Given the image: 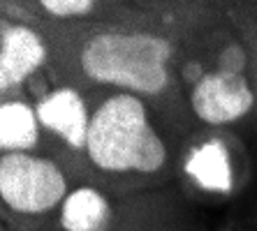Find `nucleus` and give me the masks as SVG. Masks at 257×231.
Here are the masks:
<instances>
[{
	"label": "nucleus",
	"mask_w": 257,
	"mask_h": 231,
	"mask_svg": "<svg viewBox=\"0 0 257 231\" xmlns=\"http://www.w3.org/2000/svg\"><path fill=\"white\" fill-rule=\"evenodd\" d=\"M28 95L35 102L37 118L47 134V153L56 155L86 180L84 153L93 113V90L54 83L49 77H42L28 90Z\"/></svg>",
	"instance_id": "obj_7"
},
{
	"label": "nucleus",
	"mask_w": 257,
	"mask_h": 231,
	"mask_svg": "<svg viewBox=\"0 0 257 231\" xmlns=\"http://www.w3.org/2000/svg\"><path fill=\"white\" fill-rule=\"evenodd\" d=\"M215 231H257V192L241 210H232Z\"/></svg>",
	"instance_id": "obj_13"
},
{
	"label": "nucleus",
	"mask_w": 257,
	"mask_h": 231,
	"mask_svg": "<svg viewBox=\"0 0 257 231\" xmlns=\"http://www.w3.org/2000/svg\"><path fill=\"white\" fill-rule=\"evenodd\" d=\"M227 17L241 35L248 58H250V79L255 90V146H257V0H229Z\"/></svg>",
	"instance_id": "obj_12"
},
{
	"label": "nucleus",
	"mask_w": 257,
	"mask_h": 231,
	"mask_svg": "<svg viewBox=\"0 0 257 231\" xmlns=\"http://www.w3.org/2000/svg\"><path fill=\"white\" fill-rule=\"evenodd\" d=\"M84 178L51 153H0V222L14 231H47Z\"/></svg>",
	"instance_id": "obj_6"
},
{
	"label": "nucleus",
	"mask_w": 257,
	"mask_h": 231,
	"mask_svg": "<svg viewBox=\"0 0 257 231\" xmlns=\"http://www.w3.org/2000/svg\"><path fill=\"white\" fill-rule=\"evenodd\" d=\"M176 74L192 127L234 130L255 143L250 58L241 35L229 21L227 7L183 40Z\"/></svg>",
	"instance_id": "obj_3"
},
{
	"label": "nucleus",
	"mask_w": 257,
	"mask_h": 231,
	"mask_svg": "<svg viewBox=\"0 0 257 231\" xmlns=\"http://www.w3.org/2000/svg\"><path fill=\"white\" fill-rule=\"evenodd\" d=\"M0 231H14L10 224H5V222H0Z\"/></svg>",
	"instance_id": "obj_14"
},
{
	"label": "nucleus",
	"mask_w": 257,
	"mask_h": 231,
	"mask_svg": "<svg viewBox=\"0 0 257 231\" xmlns=\"http://www.w3.org/2000/svg\"><path fill=\"white\" fill-rule=\"evenodd\" d=\"M225 10L213 0H3L0 17L56 26V28H90V26L130 24H202Z\"/></svg>",
	"instance_id": "obj_5"
},
{
	"label": "nucleus",
	"mask_w": 257,
	"mask_h": 231,
	"mask_svg": "<svg viewBox=\"0 0 257 231\" xmlns=\"http://www.w3.org/2000/svg\"><path fill=\"white\" fill-rule=\"evenodd\" d=\"M51 65V40L37 26L0 17V97L24 95Z\"/></svg>",
	"instance_id": "obj_8"
},
{
	"label": "nucleus",
	"mask_w": 257,
	"mask_h": 231,
	"mask_svg": "<svg viewBox=\"0 0 257 231\" xmlns=\"http://www.w3.org/2000/svg\"><path fill=\"white\" fill-rule=\"evenodd\" d=\"M188 134L142 97L93 90L86 180L123 199L174 185Z\"/></svg>",
	"instance_id": "obj_2"
},
{
	"label": "nucleus",
	"mask_w": 257,
	"mask_h": 231,
	"mask_svg": "<svg viewBox=\"0 0 257 231\" xmlns=\"http://www.w3.org/2000/svg\"><path fill=\"white\" fill-rule=\"evenodd\" d=\"M47 231H56V229H54V226H51V229H47Z\"/></svg>",
	"instance_id": "obj_15"
},
{
	"label": "nucleus",
	"mask_w": 257,
	"mask_h": 231,
	"mask_svg": "<svg viewBox=\"0 0 257 231\" xmlns=\"http://www.w3.org/2000/svg\"><path fill=\"white\" fill-rule=\"evenodd\" d=\"M49 143L28 93L0 97V153H47Z\"/></svg>",
	"instance_id": "obj_11"
},
{
	"label": "nucleus",
	"mask_w": 257,
	"mask_h": 231,
	"mask_svg": "<svg viewBox=\"0 0 257 231\" xmlns=\"http://www.w3.org/2000/svg\"><path fill=\"white\" fill-rule=\"evenodd\" d=\"M211 19L190 26L130 24L56 28L37 21L26 24L37 26L51 40V65L47 77L54 83L137 95L153 104L176 127L192 132L195 127L181 100L176 60L183 40Z\"/></svg>",
	"instance_id": "obj_1"
},
{
	"label": "nucleus",
	"mask_w": 257,
	"mask_h": 231,
	"mask_svg": "<svg viewBox=\"0 0 257 231\" xmlns=\"http://www.w3.org/2000/svg\"><path fill=\"white\" fill-rule=\"evenodd\" d=\"M111 231H209L199 206L188 201L176 185L125 196Z\"/></svg>",
	"instance_id": "obj_9"
},
{
	"label": "nucleus",
	"mask_w": 257,
	"mask_h": 231,
	"mask_svg": "<svg viewBox=\"0 0 257 231\" xmlns=\"http://www.w3.org/2000/svg\"><path fill=\"white\" fill-rule=\"evenodd\" d=\"M123 196L107 192L100 185L81 180L67 194L54 217L56 231H111L118 222Z\"/></svg>",
	"instance_id": "obj_10"
},
{
	"label": "nucleus",
	"mask_w": 257,
	"mask_h": 231,
	"mask_svg": "<svg viewBox=\"0 0 257 231\" xmlns=\"http://www.w3.org/2000/svg\"><path fill=\"white\" fill-rule=\"evenodd\" d=\"M257 183V148L234 130L195 127L183 139L176 187L195 206H225Z\"/></svg>",
	"instance_id": "obj_4"
}]
</instances>
